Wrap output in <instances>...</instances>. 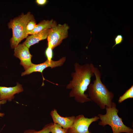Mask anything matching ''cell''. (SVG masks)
<instances>
[{
	"label": "cell",
	"mask_w": 133,
	"mask_h": 133,
	"mask_svg": "<svg viewBox=\"0 0 133 133\" xmlns=\"http://www.w3.org/2000/svg\"><path fill=\"white\" fill-rule=\"evenodd\" d=\"M74 66L75 72L71 74L72 80L66 87V89L71 90L69 96L74 97L77 102L80 103L92 101L85 92L90 84L91 77L94 75V66L92 63L80 65L76 62Z\"/></svg>",
	"instance_id": "6da1fadb"
},
{
	"label": "cell",
	"mask_w": 133,
	"mask_h": 133,
	"mask_svg": "<svg viewBox=\"0 0 133 133\" xmlns=\"http://www.w3.org/2000/svg\"><path fill=\"white\" fill-rule=\"evenodd\" d=\"M93 69L95 80L88 87V96L92 101L96 103L101 109H103L106 106H112L114 95L102 82L101 74L99 69L94 66Z\"/></svg>",
	"instance_id": "7a4b0ae2"
},
{
	"label": "cell",
	"mask_w": 133,
	"mask_h": 133,
	"mask_svg": "<svg viewBox=\"0 0 133 133\" xmlns=\"http://www.w3.org/2000/svg\"><path fill=\"white\" fill-rule=\"evenodd\" d=\"M116 106L115 103L113 102L111 106L106 107L105 114L98 115L100 120L98 125L103 127L107 125H109L111 127L113 133H133V129L125 125L122 118L119 116L117 114L119 110Z\"/></svg>",
	"instance_id": "3957f363"
},
{
	"label": "cell",
	"mask_w": 133,
	"mask_h": 133,
	"mask_svg": "<svg viewBox=\"0 0 133 133\" xmlns=\"http://www.w3.org/2000/svg\"><path fill=\"white\" fill-rule=\"evenodd\" d=\"M33 18V15L29 12L25 14L22 13L18 17L11 19L8 23L9 28L12 29V36L10 40L12 49H15L22 40L27 38L25 33L27 25Z\"/></svg>",
	"instance_id": "277c9868"
},
{
	"label": "cell",
	"mask_w": 133,
	"mask_h": 133,
	"mask_svg": "<svg viewBox=\"0 0 133 133\" xmlns=\"http://www.w3.org/2000/svg\"><path fill=\"white\" fill-rule=\"evenodd\" d=\"M69 27L66 23L63 25L57 24L50 29L47 36L48 47L53 50L59 45L63 40L68 36Z\"/></svg>",
	"instance_id": "5b68a950"
},
{
	"label": "cell",
	"mask_w": 133,
	"mask_h": 133,
	"mask_svg": "<svg viewBox=\"0 0 133 133\" xmlns=\"http://www.w3.org/2000/svg\"><path fill=\"white\" fill-rule=\"evenodd\" d=\"M99 119L98 116L90 118L86 117L82 114L75 116L73 125L67 130V133H91L88 130L89 126Z\"/></svg>",
	"instance_id": "8992f818"
},
{
	"label": "cell",
	"mask_w": 133,
	"mask_h": 133,
	"mask_svg": "<svg viewBox=\"0 0 133 133\" xmlns=\"http://www.w3.org/2000/svg\"><path fill=\"white\" fill-rule=\"evenodd\" d=\"M66 60L65 57H63L57 61L51 60L49 61L47 59L44 62L38 64H33L31 66L21 74L22 76L29 74L34 72H39L42 73L44 70L47 68L50 67L51 68L62 66Z\"/></svg>",
	"instance_id": "52a82bcc"
},
{
	"label": "cell",
	"mask_w": 133,
	"mask_h": 133,
	"mask_svg": "<svg viewBox=\"0 0 133 133\" xmlns=\"http://www.w3.org/2000/svg\"><path fill=\"white\" fill-rule=\"evenodd\" d=\"M14 55L20 60V64L25 70L33 64L31 61L32 55L30 53L29 48L22 43L18 45L14 49Z\"/></svg>",
	"instance_id": "ba28073f"
},
{
	"label": "cell",
	"mask_w": 133,
	"mask_h": 133,
	"mask_svg": "<svg viewBox=\"0 0 133 133\" xmlns=\"http://www.w3.org/2000/svg\"><path fill=\"white\" fill-rule=\"evenodd\" d=\"M22 85L17 83V85L13 87L0 86V100H6L10 101L14 99V95L23 91Z\"/></svg>",
	"instance_id": "9c48e42d"
},
{
	"label": "cell",
	"mask_w": 133,
	"mask_h": 133,
	"mask_svg": "<svg viewBox=\"0 0 133 133\" xmlns=\"http://www.w3.org/2000/svg\"><path fill=\"white\" fill-rule=\"evenodd\" d=\"M50 115L52 119L53 123L59 125L63 128L66 130H67L71 127L75 118V116H73L66 117L61 116L55 109L51 111Z\"/></svg>",
	"instance_id": "30bf717a"
},
{
	"label": "cell",
	"mask_w": 133,
	"mask_h": 133,
	"mask_svg": "<svg viewBox=\"0 0 133 133\" xmlns=\"http://www.w3.org/2000/svg\"><path fill=\"white\" fill-rule=\"evenodd\" d=\"M50 29H47L27 36L25 41L22 43L29 48L31 46L38 43L40 41L47 38Z\"/></svg>",
	"instance_id": "8fae6325"
},
{
	"label": "cell",
	"mask_w": 133,
	"mask_h": 133,
	"mask_svg": "<svg viewBox=\"0 0 133 133\" xmlns=\"http://www.w3.org/2000/svg\"><path fill=\"white\" fill-rule=\"evenodd\" d=\"M56 24V22L53 19L50 20H43L36 24L34 29L29 34H36L44 30L50 29Z\"/></svg>",
	"instance_id": "7c38bea8"
},
{
	"label": "cell",
	"mask_w": 133,
	"mask_h": 133,
	"mask_svg": "<svg viewBox=\"0 0 133 133\" xmlns=\"http://www.w3.org/2000/svg\"><path fill=\"white\" fill-rule=\"evenodd\" d=\"M53 123L52 122L46 125L42 129L37 131L34 130H28L25 131L23 133H49L51 132Z\"/></svg>",
	"instance_id": "4fadbf2b"
},
{
	"label": "cell",
	"mask_w": 133,
	"mask_h": 133,
	"mask_svg": "<svg viewBox=\"0 0 133 133\" xmlns=\"http://www.w3.org/2000/svg\"><path fill=\"white\" fill-rule=\"evenodd\" d=\"M133 98V85L127 90L125 93L120 96L118 100V103H120L125 100L129 98Z\"/></svg>",
	"instance_id": "5bb4252c"
},
{
	"label": "cell",
	"mask_w": 133,
	"mask_h": 133,
	"mask_svg": "<svg viewBox=\"0 0 133 133\" xmlns=\"http://www.w3.org/2000/svg\"><path fill=\"white\" fill-rule=\"evenodd\" d=\"M36 24L34 18L30 20L27 25L26 29V36L27 37L29 33L31 32L35 27Z\"/></svg>",
	"instance_id": "9a60e30c"
},
{
	"label": "cell",
	"mask_w": 133,
	"mask_h": 133,
	"mask_svg": "<svg viewBox=\"0 0 133 133\" xmlns=\"http://www.w3.org/2000/svg\"><path fill=\"white\" fill-rule=\"evenodd\" d=\"M51 133H67V130L63 128L60 125L53 123L51 132Z\"/></svg>",
	"instance_id": "2e32d148"
},
{
	"label": "cell",
	"mask_w": 133,
	"mask_h": 133,
	"mask_svg": "<svg viewBox=\"0 0 133 133\" xmlns=\"http://www.w3.org/2000/svg\"><path fill=\"white\" fill-rule=\"evenodd\" d=\"M53 50L50 48L48 47L46 49L45 54L48 60L51 61L53 57Z\"/></svg>",
	"instance_id": "e0dca14e"
},
{
	"label": "cell",
	"mask_w": 133,
	"mask_h": 133,
	"mask_svg": "<svg viewBox=\"0 0 133 133\" xmlns=\"http://www.w3.org/2000/svg\"><path fill=\"white\" fill-rule=\"evenodd\" d=\"M123 40V37L122 34H117L115 37L114 39L115 44L112 47V48L122 43Z\"/></svg>",
	"instance_id": "ac0fdd59"
},
{
	"label": "cell",
	"mask_w": 133,
	"mask_h": 133,
	"mask_svg": "<svg viewBox=\"0 0 133 133\" xmlns=\"http://www.w3.org/2000/svg\"><path fill=\"white\" fill-rule=\"evenodd\" d=\"M47 1L46 0H36V3L39 5H43L45 4Z\"/></svg>",
	"instance_id": "d6986e66"
},
{
	"label": "cell",
	"mask_w": 133,
	"mask_h": 133,
	"mask_svg": "<svg viewBox=\"0 0 133 133\" xmlns=\"http://www.w3.org/2000/svg\"><path fill=\"white\" fill-rule=\"evenodd\" d=\"M6 100H0V104H4L5 103L7 102ZM5 114L3 113H0V116L1 117H3L4 115Z\"/></svg>",
	"instance_id": "ffe728a7"
}]
</instances>
